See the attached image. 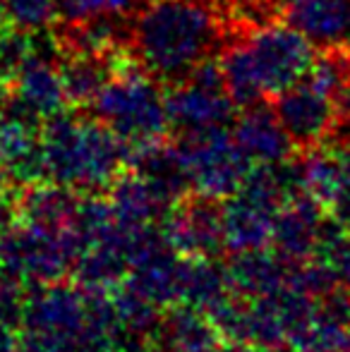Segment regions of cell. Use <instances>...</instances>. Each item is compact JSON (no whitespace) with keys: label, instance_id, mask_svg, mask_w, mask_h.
Returning <instances> with one entry per match:
<instances>
[{"label":"cell","instance_id":"cell-14","mask_svg":"<svg viewBox=\"0 0 350 352\" xmlns=\"http://www.w3.org/2000/svg\"><path fill=\"white\" fill-rule=\"evenodd\" d=\"M346 352H350V333L346 336Z\"/></svg>","mask_w":350,"mask_h":352},{"label":"cell","instance_id":"cell-2","mask_svg":"<svg viewBox=\"0 0 350 352\" xmlns=\"http://www.w3.org/2000/svg\"><path fill=\"white\" fill-rule=\"evenodd\" d=\"M314 60V46L285 19L228 29V38L221 48L226 87L238 108L278 96L303 82Z\"/></svg>","mask_w":350,"mask_h":352},{"label":"cell","instance_id":"cell-13","mask_svg":"<svg viewBox=\"0 0 350 352\" xmlns=\"http://www.w3.org/2000/svg\"><path fill=\"white\" fill-rule=\"evenodd\" d=\"M338 269L350 280V237L341 240V245H338Z\"/></svg>","mask_w":350,"mask_h":352},{"label":"cell","instance_id":"cell-1","mask_svg":"<svg viewBox=\"0 0 350 352\" xmlns=\"http://www.w3.org/2000/svg\"><path fill=\"white\" fill-rule=\"evenodd\" d=\"M228 38V19L216 0H146L132 17L130 56L144 72L173 87Z\"/></svg>","mask_w":350,"mask_h":352},{"label":"cell","instance_id":"cell-11","mask_svg":"<svg viewBox=\"0 0 350 352\" xmlns=\"http://www.w3.org/2000/svg\"><path fill=\"white\" fill-rule=\"evenodd\" d=\"M144 3L146 0H58V24H82L96 17H135Z\"/></svg>","mask_w":350,"mask_h":352},{"label":"cell","instance_id":"cell-7","mask_svg":"<svg viewBox=\"0 0 350 352\" xmlns=\"http://www.w3.org/2000/svg\"><path fill=\"white\" fill-rule=\"evenodd\" d=\"M281 17L319 51H350V0H290Z\"/></svg>","mask_w":350,"mask_h":352},{"label":"cell","instance_id":"cell-3","mask_svg":"<svg viewBox=\"0 0 350 352\" xmlns=\"http://www.w3.org/2000/svg\"><path fill=\"white\" fill-rule=\"evenodd\" d=\"M164 84L144 72L130 58L103 84L94 98L91 111L96 120L108 125L125 140L151 142L168 130V103Z\"/></svg>","mask_w":350,"mask_h":352},{"label":"cell","instance_id":"cell-8","mask_svg":"<svg viewBox=\"0 0 350 352\" xmlns=\"http://www.w3.org/2000/svg\"><path fill=\"white\" fill-rule=\"evenodd\" d=\"M235 135H238L240 148L257 158H266V161L283 158L290 151V142H293L281 125L274 106H266L264 101L243 108Z\"/></svg>","mask_w":350,"mask_h":352},{"label":"cell","instance_id":"cell-12","mask_svg":"<svg viewBox=\"0 0 350 352\" xmlns=\"http://www.w3.org/2000/svg\"><path fill=\"white\" fill-rule=\"evenodd\" d=\"M290 0H230L226 10L228 29L238 27H252L269 19H276V14L283 12V8Z\"/></svg>","mask_w":350,"mask_h":352},{"label":"cell","instance_id":"cell-10","mask_svg":"<svg viewBox=\"0 0 350 352\" xmlns=\"http://www.w3.org/2000/svg\"><path fill=\"white\" fill-rule=\"evenodd\" d=\"M305 177L312 192L324 201H336L338 190L343 182V163L336 146H322L317 144L314 151L307 156L305 163Z\"/></svg>","mask_w":350,"mask_h":352},{"label":"cell","instance_id":"cell-4","mask_svg":"<svg viewBox=\"0 0 350 352\" xmlns=\"http://www.w3.org/2000/svg\"><path fill=\"white\" fill-rule=\"evenodd\" d=\"M171 122L187 132L216 130L233 118L235 101L226 87L223 67L219 56L204 60L182 82L166 91Z\"/></svg>","mask_w":350,"mask_h":352},{"label":"cell","instance_id":"cell-9","mask_svg":"<svg viewBox=\"0 0 350 352\" xmlns=\"http://www.w3.org/2000/svg\"><path fill=\"white\" fill-rule=\"evenodd\" d=\"M3 22L27 34H43L61 22L58 0H0Z\"/></svg>","mask_w":350,"mask_h":352},{"label":"cell","instance_id":"cell-5","mask_svg":"<svg viewBox=\"0 0 350 352\" xmlns=\"http://www.w3.org/2000/svg\"><path fill=\"white\" fill-rule=\"evenodd\" d=\"M8 108L27 120H51L70 108L56 38L46 53L36 46L34 56L12 79L8 87Z\"/></svg>","mask_w":350,"mask_h":352},{"label":"cell","instance_id":"cell-6","mask_svg":"<svg viewBox=\"0 0 350 352\" xmlns=\"http://www.w3.org/2000/svg\"><path fill=\"white\" fill-rule=\"evenodd\" d=\"M274 111L288 137L300 146L329 142L341 122L338 103L307 79L274 96Z\"/></svg>","mask_w":350,"mask_h":352},{"label":"cell","instance_id":"cell-15","mask_svg":"<svg viewBox=\"0 0 350 352\" xmlns=\"http://www.w3.org/2000/svg\"><path fill=\"white\" fill-rule=\"evenodd\" d=\"M0 27H5V22H3V14H0Z\"/></svg>","mask_w":350,"mask_h":352}]
</instances>
